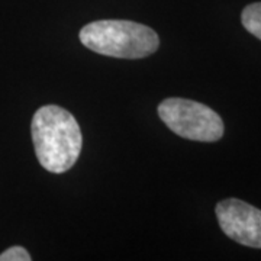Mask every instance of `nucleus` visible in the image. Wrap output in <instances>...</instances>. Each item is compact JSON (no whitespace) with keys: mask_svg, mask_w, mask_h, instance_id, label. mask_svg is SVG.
Instances as JSON below:
<instances>
[{"mask_svg":"<svg viewBox=\"0 0 261 261\" xmlns=\"http://www.w3.org/2000/svg\"><path fill=\"white\" fill-rule=\"evenodd\" d=\"M39 164L49 173H64L79 160L83 137L75 118L57 105L39 108L31 123Z\"/></svg>","mask_w":261,"mask_h":261,"instance_id":"f257e3e1","label":"nucleus"},{"mask_svg":"<svg viewBox=\"0 0 261 261\" xmlns=\"http://www.w3.org/2000/svg\"><path fill=\"white\" fill-rule=\"evenodd\" d=\"M84 47L102 56L138 60L154 54L160 45L157 32L130 20H96L80 31Z\"/></svg>","mask_w":261,"mask_h":261,"instance_id":"f03ea898","label":"nucleus"},{"mask_svg":"<svg viewBox=\"0 0 261 261\" xmlns=\"http://www.w3.org/2000/svg\"><path fill=\"white\" fill-rule=\"evenodd\" d=\"M161 121L178 137L199 142H215L224 135V122L209 106L189 99L170 97L159 105Z\"/></svg>","mask_w":261,"mask_h":261,"instance_id":"7ed1b4c3","label":"nucleus"},{"mask_svg":"<svg viewBox=\"0 0 261 261\" xmlns=\"http://www.w3.org/2000/svg\"><path fill=\"white\" fill-rule=\"evenodd\" d=\"M216 216L226 237L245 247L261 248V211L240 199H225L216 205Z\"/></svg>","mask_w":261,"mask_h":261,"instance_id":"20e7f679","label":"nucleus"},{"mask_svg":"<svg viewBox=\"0 0 261 261\" xmlns=\"http://www.w3.org/2000/svg\"><path fill=\"white\" fill-rule=\"evenodd\" d=\"M244 28L251 35L261 39V2L251 3L243 10L241 15Z\"/></svg>","mask_w":261,"mask_h":261,"instance_id":"39448f33","label":"nucleus"},{"mask_svg":"<svg viewBox=\"0 0 261 261\" xmlns=\"http://www.w3.org/2000/svg\"><path fill=\"white\" fill-rule=\"evenodd\" d=\"M32 257L29 255V252L20 247V245H15L10 247L9 250L0 254V261H31Z\"/></svg>","mask_w":261,"mask_h":261,"instance_id":"423d86ee","label":"nucleus"}]
</instances>
